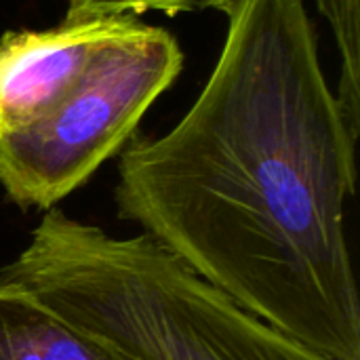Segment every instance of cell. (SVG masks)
Here are the masks:
<instances>
[{"instance_id":"cell-5","label":"cell","mask_w":360,"mask_h":360,"mask_svg":"<svg viewBox=\"0 0 360 360\" xmlns=\"http://www.w3.org/2000/svg\"><path fill=\"white\" fill-rule=\"evenodd\" d=\"M0 360H131L30 295L0 283Z\"/></svg>"},{"instance_id":"cell-4","label":"cell","mask_w":360,"mask_h":360,"mask_svg":"<svg viewBox=\"0 0 360 360\" xmlns=\"http://www.w3.org/2000/svg\"><path fill=\"white\" fill-rule=\"evenodd\" d=\"M137 17L63 19L0 38V137L46 116L82 78L97 51Z\"/></svg>"},{"instance_id":"cell-3","label":"cell","mask_w":360,"mask_h":360,"mask_svg":"<svg viewBox=\"0 0 360 360\" xmlns=\"http://www.w3.org/2000/svg\"><path fill=\"white\" fill-rule=\"evenodd\" d=\"M184 65L177 38L133 19L38 122L0 137V186L21 209L49 211L135 135Z\"/></svg>"},{"instance_id":"cell-7","label":"cell","mask_w":360,"mask_h":360,"mask_svg":"<svg viewBox=\"0 0 360 360\" xmlns=\"http://www.w3.org/2000/svg\"><path fill=\"white\" fill-rule=\"evenodd\" d=\"M238 0H65L68 19H97V17H137L150 11L165 15L194 13V11H221L230 8Z\"/></svg>"},{"instance_id":"cell-6","label":"cell","mask_w":360,"mask_h":360,"mask_svg":"<svg viewBox=\"0 0 360 360\" xmlns=\"http://www.w3.org/2000/svg\"><path fill=\"white\" fill-rule=\"evenodd\" d=\"M319 13L327 19L338 53H340V80L338 101L350 124L360 133V0H314Z\"/></svg>"},{"instance_id":"cell-2","label":"cell","mask_w":360,"mask_h":360,"mask_svg":"<svg viewBox=\"0 0 360 360\" xmlns=\"http://www.w3.org/2000/svg\"><path fill=\"white\" fill-rule=\"evenodd\" d=\"M0 283L131 360H331L234 304L150 234L114 238L55 207Z\"/></svg>"},{"instance_id":"cell-1","label":"cell","mask_w":360,"mask_h":360,"mask_svg":"<svg viewBox=\"0 0 360 360\" xmlns=\"http://www.w3.org/2000/svg\"><path fill=\"white\" fill-rule=\"evenodd\" d=\"M356 141L304 0H238L186 116L120 150L116 205L247 312L331 360H360L346 238Z\"/></svg>"}]
</instances>
